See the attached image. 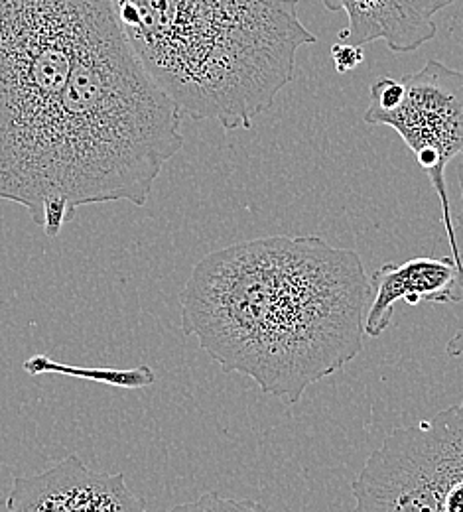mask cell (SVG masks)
I'll use <instances>...</instances> for the list:
<instances>
[{
  "label": "cell",
  "instance_id": "cell-10",
  "mask_svg": "<svg viewBox=\"0 0 463 512\" xmlns=\"http://www.w3.org/2000/svg\"><path fill=\"white\" fill-rule=\"evenodd\" d=\"M24 371L30 375H44V373H54V375H67V377H79L95 383L111 384V386H123V388H142L150 386L156 381L154 371L148 365H138L129 371L121 369H83V367H73L67 363H56L48 359L46 355H36L32 359L24 361Z\"/></svg>",
  "mask_w": 463,
  "mask_h": 512
},
{
  "label": "cell",
  "instance_id": "cell-8",
  "mask_svg": "<svg viewBox=\"0 0 463 512\" xmlns=\"http://www.w3.org/2000/svg\"><path fill=\"white\" fill-rule=\"evenodd\" d=\"M462 266L452 255L416 256L402 264L387 262L369 278L371 304L365 312V335L381 337L395 318L398 302L418 306L462 304Z\"/></svg>",
  "mask_w": 463,
  "mask_h": 512
},
{
  "label": "cell",
  "instance_id": "cell-12",
  "mask_svg": "<svg viewBox=\"0 0 463 512\" xmlns=\"http://www.w3.org/2000/svg\"><path fill=\"white\" fill-rule=\"evenodd\" d=\"M365 54L359 46H351V44H333L331 46V60L335 65L337 73H349L353 69H357V65L363 62Z\"/></svg>",
  "mask_w": 463,
  "mask_h": 512
},
{
  "label": "cell",
  "instance_id": "cell-4",
  "mask_svg": "<svg viewBox=\"0 0 463 512\" xmlns=\"http://www.w3.org/2000/svg\"><path fill=\"white\" fill-rule=\"evenodd\" d=\"M113 0H0V199L18 203L71 69Z\"/></svg>",
  "mask_w": 463,
  "mask_h": 512
},
{
  "label": "cell",
  "instance_id": "cell-13",
  "mask_svg": "<svg viewBox=\"0 0 463 512\" xmlns=\"http://www.w3.org/2000/svg\"><path fill=\"white\" fill-rule=\"evenodd\" d=\"M456 174H458V184H460V192H462L463 199V154L460 156V160H458ZM456 351L463 357V329H460L458 335H456Z\"/></svg>",
  "mask_w": 463,
  "mask_h": 512
},
{
  "label": "cell",
  "instance_id": "cell-9",
  "mask_svg": "<svg viewBox=\"0 0 463 512\" xmlns=\"http://www.w3.org/2000/svg\"><path fill=\"white\" fill-rule=\"evenodd\" d=\"M456 0H322L331 10L347 14L339 40L367 46L383 40L389 50L410 54L436 38V14Z\"/></svg>",
  "mask_w": 463,
  "mask_h": 512
},
{
  "label": "cell",
  "instance_id": "cell-1",
  "mask_svg": "<svg viewBox=\"0 0 463 512\" xmlns=\"http://www.w3.org/2000/svg\"><path fill=\"white\" fill-rule=\"evenodd\" d=\"M369 300L359 253L318 235L263 237L199 260L180 292L182 331L223 373L298 404L363 351Z\"/></svg>",
  "mask_w": 463,
  "mask_h": 512
},
{
  "label": "cell",
  "instance_id": "cell-3",
  "mask_svg": "<svg viewBox=\"0 0 463 512\" xmlns=\"http://www.w3.org/2000/svg\"><path fill=\"white\" fill-rule=\"evenodd\" d=\"M152 81L194 121L249 130L296 77L318 38L298 0H113Z\"/></svg>",
  "mask_w": 463,
  "mask_h": 512
},
{
  "label": "cell",
  "instance_id": "cell-5",
  "mask_svg": "<svg viewBox=\"0 0 463 512\" xmlns=\"http://www.w3.org/2000/svg\"><path fill=\"white\" fill-rule=\"evenodd\" d=\"M351 512H463V400L395 428L351 483Z\"/></svg>",
  "mask_w": 463,
  "mask_h": 512
},
{
  "label": "cell",
  "instance_id": "cell-11",
  "mask_svg": "<svg viewBox=\"0 0 463 512\" xmlns=\"http://www.w3.org/2000/svg\"><path fill=\"white\" fill-rule=\"evenodd\" d=\"M168 512H268L263 505L249 499H229L215 491L201 495L192 503L176 505Z\"/></svg>",
  "mask_w": 463,
  "mask_h": 512
},
{
  "label": "cell",
  "instance_id": "cell-2",
  "mask_svg": "<svg viewBox=\"0 0 463 512\" xmlns=\"http://www.w3.org/2000/svg\"><path fill=\"white\" fill-rule=\"evenodd\" d=\"M182 111L134 56L117 16L71 69L18 205L54 239L81 205H146L184 146Z\"/></svg>",
  "mask_w": 463,
  "mask_h": 512
},
{
  "label": "cell",
  "instance_id": "cell-7",
  "mask_svg": "<svg viewBox=\"0 0 463 512\" xmlns=\"http://www.w3.org/2000/svg\"><path fill=\"white\" fill-rule=\"evenodd\" d=\"M10 512H148L123 473H95L77 455H67L38 475L12 479Z\"/></svg>",
  "mask_w": 463,
  "mask_h": 512
},
{
  "label": "cell",
  "instance_id": "cell-6",
  "mask_svg": "<svg viewBox=\"0 0 463 512\" xmlns=\"http://www.w3.org/2000/svg\"><path fill=\"white\" fill-rule=\"evenodd\" d=\"M365 123L391 127L426 172L442 207L446 237L454 235L446 168L463 152V71L438 60L400 79L371 85Z\"/></svg>",
  "mask_w": 463,
  "mask_h": 512
}]
</instances>
